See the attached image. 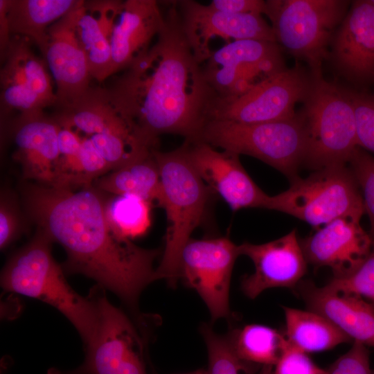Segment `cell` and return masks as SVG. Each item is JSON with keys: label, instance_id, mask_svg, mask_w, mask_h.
<instances>
[{"label": "cell", "instance_id": "cell-8", "mask_svg": "<svg viewBox=\"0 0 374 374\" xmlns=\"http://www.w3.org/2000/svg\"><path fill=\"white\" fill-rule=\"evenodd\" d=\"M264 208L288 214L316 229L339 217H362L365 213L362 193L348 166L295 177L286 190L269 195Z\"/></svg>", "mask_w": 374, "mask_h": 374}, {"label": "cell", "instance_id": "cell-16", "mask_svg": "<svg viewBox=\"0 0 374 374\" xmlns=\"http://www.w3.org/2000/svg\"><path fill=\"white\" fill-rule=\"evenodd\" d=\"M193 167L211 192L220 196L233 211L264 208L269 195L251 178L239 155L220 152L201 141L183 143Z\"/></svg>", "mask_w": 374, "mask_h": 374}, {"label": "cell", "instance_id": "cell-27", "mask_svg": "<svg viewBox=\"0 0 374 374\" xmlns=\"http://www.w3.org/2000/svg\"><path fill=\"white\" fill-rule=\"evenodd\" d=\"M236 354L255 364L274 366L288 346L281 332L260 324H249L229 332Z\"/></svg>", "mask_w": 374, "mask_h": 374}, {"label": "cell", "instance_id": "cell-41", "mask_svg": "<svg viewBox=\"0 0 374 374\" xmlns=\"http://www.w3.org/2000/svg\"><path fill=\"white\" fill-rule=\"evenodd\" d=\"M371 374H374V371H372V373H371Z\"/></svg>", "mask_w": 374, "mask_h": 374}, {"label": "cell", "instance_id": "cell-13", "mask_svg": "<svg viewBox=\"0 0 374 374\" xmlns=\"http://www.w3.org/2000/svg\"><path fill=\"white\" fill-rule=\"evenodd\" d=\"M30 42L12 35L0 72L1 118L12 112H44L57 103L46 63L35 54Z\"/></svg>", "mask_w": 374, "mask_h": 374}, {"label": "cell", "instance_id": "cell-29", "mask_svg": "<svg viewBox=\"0 0 374 374\" xmlns=\"http://www.w3.org/2000/svg\"><path fill=\"white\" fill-rule=\"evenodd\" d=\"M200 332L208 350V374H255L257 365L236 354L229 334L220 335L205 323L200 327Z\"/></svg>", "mask_w": 374, "mask_h": 374}, {"label": "cell", "instance_id": "cell-36", "mask_svg": "<svg viewBox=\"0 0 374 374\" xmlns=\"http://www.w3.org/2000/svg\"><path fill=\"white\" fill-rule=\"evenodd\" d=\"M79 136V135H78ZM80 163L84 179L89 185L99 177L111 172L107 163L86 137L80 136Z\"/></svg>", "mask_w": 374, "mask_h": 374}, {"label": "cell", "instance_id": "cell-33", "mask_svg": "<svg viewBox=\"0 0 374 374\" xmlns=\"http://www.w3.org/2000/svg\"><path fill=\"white\" fill-rule=\"evenodd\" d=\"M23 231V221L13 195L1 193L0 203V247L4 249L14 242Z\"/></svg>", "mask_w": 374, "mask_h": 374}, {"label": "cell", "instance_id": "cell-19", "mask_svg": "<svg viewBox=\"0 0 374 374\" xmlns=\"http://www.w3.org/2000/svg\"><path fill=\"white\" fill-rule=\"evenodd\" d=\"M239 251L254 265V272L241 281L243 293L251 299L267 289L296 287L307 271L308 262L295 229L266 243L244 242Z\"/></svg>", "mask_w": 374, "mask_h": 374}, {"label": "cell", "instance_id": "cell-15", "mask_svg": "<svg viewBox=\"0 0 374 374\" xmlns=\"http://www.w3.org/2000/svg\"><path fill=\"white\" fill-rule=\"evenodd\" d=\"M112 75L121 72L152 46L165 22L155 0H105Z\"/></svg>", "mask_w": 374, "mask_h": 374}, {"label": "cell", "instance_id": "cell-35", "mask_svg": "<svg viewBox=\"0 0 374 374\" xmlns=\"http://www.w3.org/2000/svg\"><path fill=\"white\" fill-rule=\"evenodd\" d=\"M271 374H328L320 368L308 357L307 353L288 345L277 364L273 367Z\"/></svg>", "mask_w": 374, "mask_h": 374}, {"label": "cell", "instance_id": "cell-24", "mask_svg": "<svg viewBox=\"0 0 374 374\" xmlns=\"http://www.w3.org/2000/svg\"><path fill=\"white\" fill-rule=\"evenodd\" d=\"M153 151L99 177L93 186L105 193L134 195L161 207V178Z\"/></svg>", "mask_w": 374, "mask_h": 374}, {"label": "cell", "instance_id": "cell-4", "mask_svg": "<svg viewBox=\"0 0 374 374\" xmlns=\"http://www.w3.org/2000/svg\"><path fill=\"white\" fill-rule=\"evenodd\" d=\"M153 153L161 178V207L167 217L164 250L154 278L165 279L175 287L182 250L203 221L211 190L190 163L184 144L170 152L157 148Z\"/></svg>", "mask_w": 374, "mask_h": 374}, {"label": "cell", "instance_id": "cell-26", "mask_svg": "<svg viewBox=\"0 0 374 374\" xmlns=\"http://www.w3.org/2000/svg\"><path fill=\"white\" fill-rule=\"evenodd\" d=\"M285 336L292 348L305 353L320 352L352 340L328 319L312 310L283 307Z\"/></svg>", "mask_w": 374, "mask_h": 374}, {"label": "cell", "instance_id": "cell-6", "mask_svg": "<svg viewBox=\"0 0 374 374\" xmlns=\"http://www.w3.org/2000/svg\"><path fill=\"white\" fill-rule=\"evenodd\" d=\"M350 6L344 0H267L263 14L271 21L278 44L304 60L312 75L320 76Z\"/></svg>", "mask_w": 374, "mask_h": 374}, {"label": "cell", "instance_id": "cell-10", "mask_svg": "<svg viewBox=\"0 0 374 374\" xmlns=\"http://www.w3.org/2000/svg\"><path fill=\"white\" fill-rule=\"evenodd\" d=\"M313 82V75L296 64L262 81L247 92L233 98H215L208 120L219 119L244 124L289 120L296 113L295 105L303 102Z\"/></svg>", "mask_w": 374, "mask_h": 374}, {"label": "cell", "instance_id": "cell-11", "mask_svg": "<svg viewBox=\"0 0 374 374\" xmlns=\"http://www.w3.org/2000/svg\"><path fill=\"white\" fill-rule=\"evenodd\" d=\"M204 77L220 98L237 97L285 69L277 42L244 39L214 51L202 64Z\"/></svg>", "mask_w": 374, "mask_h": 374}, {"label": "cell", "instance_id": "cell-5", "mask_svg": "<svg viewBox=\"0 0 374 374\" xmlns=\"http://www.w3.org/2000/svg\"><path fill=\"white\" fill-rule=\"evenodd\" d=\"M299 112L306 134L303 164L315 170L345 166L359 146L356 119L346 89L314 76Z\"/></svg>", "mask_w": 374, "mask_h": 374}, {"label": "cell", "instance_id": "cell-31", "mask_svg": "<svg viewBox=\"0 0 374 374\" xmlns=\"http://www.w3.org/2000/svg\"><path fill=\"white\" fill-rule=\"evenodd\" d=\"M346 89L355 111L358 145L374 152V94Z\"/></svg>", "mask_w": 374, "mask_h": 374}, {"label": "cell", "instance_id": "cell-37", "mask_svg": "<svg viewBox=\"0 0 374 374\" xmlns=\"http://www.w3.org/2000/svg\"><path fill=\"white\" fill-rule=\"evenodd\" d=\"M262 0H213L208 5L212 9L233 14H258L264 12Z\"/></svg>", "mask_w": 374, "mask_h": 374}, {"label": "cell", "instance_id": "cell-39", "mask_svg": "<svg viewBox=\"0 0 374 374\" xmlns=\"http://www.w3.org/2000/svg\"><path fill=\"white\" fill-rule=\"evenodd\" d=\"M273 367L272 366H263L260 374H271Z\"/></svg>", "mask_w": 374, "mask_h": 374}, {"label": "cell", "instance_id": "cell-30", "mask_svg": "<svg viewBox=\"0 0 374 374\" xmlns=\"http://www.w3.org/2000/svg\"><path fill=\"white\" fill-rule=\"evenodd\" d=\"M347 166L362 190L364 212L370 221L369 235L374 247V157L358 146Z\"/></svg>", "mask_w": 374, "mask_h": 374}, {"label": "cell", "instance_id": "cell-9", "mask_svg": "<svg viewBox=\"0 0 374 374\" xmlns=\"http://www.w3.org/2000/svg\"><path fill=\"white\" fill-rule=\"evenodd\" d=\"M97 311L94 335L85 346L83 364L75 370L48 374H148L145 343L134 323L107 300L103 289L91 290Z\"/></svg>", "mask_w": 374, "mask_h": 374}, {"label": "cell", "instance_id": "cell-23", "mask_svg": "<svg viewBox=\"0 0 374 374\" xmlns=\"http://www.w3.org/2000/svg\"><path fill=\"white\" fill-rule=\"evenodd\" d=\"M75 27L91 78L100 82L105 80L112 73L105 0H81L76 8Z\"/></svg>", "mask_w": 374, "mask_h": 374}, {"label": "cell", "instance_id": "cell-14", "mask_svg": "<svg viewBox=\"0 0 374 374\" xmlns=\"http://www.w3.org/2000/svg\"><path fill=\"white\" fill-rule=\"evenodd\" d=\"M181 25L192 52L203 64L211 55L212 41L256 39L276 42L270 25L261 15L233 14L191 0L176 1Z\"/></svg>", "mask_w": 374, "mask_h": 374}, {"label": "cell", "instance_id": "cell-2", "mask_svg": "<svg viewBox=\"0 0 374 374\" xmlns=\"http://www.w3.org/2000/svg\"><path fill=\"white\" fill-rule=\"evenodd\" d=\"M150 48L114 78L109 98L141 141L158 148L159 137L196 141L217 95L207 82L183 32L176 1Z\"/></svg>", "mask_w": 374, "mask_h": 374}, {"label": "cell", "instance_id": "cell-17", "mask_svg": "<svg viewBox=\"0 0 374 374\" xmlns=\"http://www.w3.org/2000/svg\"><path fill=\"white\" fill-rule=\"evenodd\" d=\"M362 216L339 217L300 240L308 263L331 269L334 278L357 269L373 248L372 239L362 228Z\"/></svg>", "mask_w": 374, "mask_h": 374}, {"label": "cell", "instance_id": "cell-22", "mask_svg": "<svg viewBox=\"0 0 374 374\" xmlns=\"http://www.w3.org/2000/svg\"><path fill=\"white\" fill-rule=\"evenodd\" d=\"M299 292L308 310L332 323L352 341L374 348V305L360 296L329 284L299 283Z\"/></svg>", "mask_w": 374, "mask_h": 374}, {"label": "cell", "instance_id": "cell-32", "mask_svg": "<svg viewBox=\"0 0 374 374\" xmlns=\"http://www.w3.org/2000/svg\"><path fill=\"white\" fill-rule=\"evenodd\" d=\"M328 283L335 288L368 299L374 305V247L357 269L344 277H332Z\"/></svg>", "mask_w": 374, "mask_h": 374}, {"label": "cell", "instance_id": "cell-21", "mask_svg": "<svg viewBox=\"0 0 374 374\" xmlns=\"http://www.w3.org/2000/svg\"><path fill=\"white\" fill-rule=\"evenodd\" d=\"M10 136L25 181L53 185L59 158L58 125L44 112L21 114L10 123Z\"/></svg>", "mask_w": 374, "mask_h": 374}, {"label": "cell", "instance_id": "cell-1", "mask_svg": "<svg viewBox=\"0 0 374 374\" xmlns=\"http://www.w3.org/2000/svg\"><path fill=\"white\" fill-rule=\"evenodd\" d=\"M93 185L62 187L25 181V211L37 229L65 250L64 269L94 279L135 308L155 280L159 249L142 248L117 235L105 215L107 197Z\"/></svg>", "mask_w": 374, "mask_h": 374}, {"label": "cell", "instance_id": "cell-3", "mask_svg": "<svg viewBox=\"0 0 374 374\" xmlns=\"http://www.w3.org/2000/svg\"><path fill=\"white\" fill-rule=\"evenodd\" d=\"M51 240L37 229L35 236L8 260L1 276L2 288L40 300L63 314L80 333L86 346L97 325L93 297L78 294L68 283L51 253Z\"/></svg>", "mask_w": 374, "mask_h": 374}, {"label": "cell", "instance_id": "cell-40", "mask_svg": "<svg viewBox=\"0 0 374 374\" xmlns=\"http://www.w3.org/2000/svg\"><path fill=\"white\" fill-rule=\"evenodd\" d=\"M181 374H208V373H207L206 369L201 368V369H197L194 371H191L186 373H181Z\"/></svg>", "mask_w": 374, "mask_h": 374}, {"label": "cell", "instance_id": "cell-28", "mask_svg": "<svg viewBox=\"0 0 374 374\" xmlns=\"http://www.w3.org/2000/svg\"><path fill=\"white\" fill-rule=\"evenodd\" d=\"M152 204L130 195H112L105 202L109 226L119 237L132 240L143 235L151 225Z\"/></svg>", "mask_w": 374, "mask_h": 374}, {"label": "cell", "instance_id": "cell-38", "mask_svg": "<svg viewBox=\"0 0 374 374\" xmlns=\"http://www.w3.org/2000/svg\"><path fill=\"white\" fill-rule=\"evenodd\" d=\"M8 0H0V54L3 60L9 47L12 35L10 30L8 15Z\"/></svg>", "mask_w": 374, "mask_h": 374}, {"label": "cell", "instance_id": "cell-42", "mask_svg": "<svg viewBox=\"0 0 374 374\" xmlns=\"http://www.w3.org/2000/svg\"><path fill=\"white\" fill-rule=\"evenodd\" d=\"M372 1H373V2L374 3V0H372Z\"/></svg>", "mask_w": 374, "mask_h": 374}, {"label": "cell", "instance_id": "cell-7", "mask_svg": "<svg viewBox=\"0 0 374 374\" xmlns=\"http://www.w3.org/2000/svg\"><path fill=\"white\" fill-rule=\"evenodd\" d=\"M196 141L255 157L290 179L298 176L306 150L305 130L299 112L289 120L256 124L211 119Z\"/></svg>", "mask_w": 374, "mask_h": 374}, {"label": "cell", "instance_id": "cell-12", "mask_svg": "<svg viewBox=\"0 0 374 374\" xmlns=\"http://www.w3.org/2000/svg\"><path fill=\"white\" fill-rule=\"evenodd\" d=\"M240 255L239 245L227 237L190 238L182 250L179 280L198 293L213 321L231 315V274Z\"/></svg>", "mask_w": 374, "mask_h": 374}, {"label": "cell", "instance_id": "cell-20", "mask_svg": "<svg viewBox=\"0 0 374 374\" xmlns=\"http://www.w3.org/2000/svg\"><path fill=\"white\" fill-rule=\"evenodd\" d=\"M77 6L47 29L39 48L56 85L57 107L75 101L91 87L87 60L75 32Z\"/></svg>", "mask_w": 374, "mask_h": 374}, {"label": "cell", "instance_id": "cell-18", "mask_svg": "<svg viewBox=\"0 0 374 374\" xmlns=\"http://www.w3.org/2000/svg\"><path fill=\"white\" fill-rule=\"evenodd\" d=\"M351 2L334 35L328 58L343 78L365 85L374 82V3Z\"/></svg>", "mask_w": 374, "mask_h": 374}, {"label": "cell", "instance_id": "cell-25", "mask_svg": "<svg viewBox=\"0 0 374 374\" xmlns=\"http://www.w3.org/2000/svg\"><path fill=\"white\" fill-rule=\"evenodd\" d=\"M80 0H8L7 15L12 35L28 38L43 46L47 29L74 9Z\"/></svg>", "mask_w": 374, "mask_h": 374}, {"label": "cell", "instance_id": "cell-34", "mask_svg": "<svg viewBox=\"0 0 374 374\" xmlns=\"http://www.w3.org/2000/svg\"><path fill=\"white\" fill-rule=\"evenodd\" d=\"M326 371L328 374H371L368 350L366 346L354 341L350 350Z\"/></svg>", "mask_w": 374, "mask_h": 374}]
</instances>
